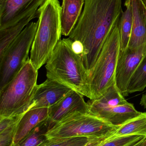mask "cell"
Here are the masks:
<instances>
[{"label": "cell", "mask_w": 146, "mask_h": 146, "mask_svg": "<svg viewBox=\"0 0 146 146\" xmlns=\"http://www.w3.org/2000/svg\"><path fill=\"white\" fill-rule=\"evenodd\" d=\"M124 5L127 7V9L124 12L123 11L118 22L121 50H124L128 48L133 26V11L131 4L128 0H126Z\"/></svg>", "instance_id": "cell-20"}, {"label": "cell", "mask_w": 146, "mask_h": 146, "mask_svg": "<svg viewBox=\"0 0 146 146\" xmlns=\"http://www.w3.org/2000/svg\"><path fill=\"white\" fill-rule=\"evenodd\" d=\"M54 126L49 118H47L33 129L15 146H40L48 139L46 134Z\"/></svg>", "instance_id": "cell-21"}, {"label": "cell", "mask_w": 146, "mask_h": 146, "mask_svg": "<svg viewBox=\"0 0 146 146\" xmlns=\"http://www.w3.org/2000/svg\"><path fill=\"white\" fill-rule=\"evenodd\" d=\"M141 1L143 3V4L145 5V7L146 8V0H141Z\"/></svg>", "instance_id": "cell-28"}, {"label": "cell", "mask_w": 146, "mask_h": 146, "mask_svg": "<svg viewBox=\"0 0 146 146\" xmlns=\"http://www.w3.org/2000/svg\"><path fill=\"white\" fill-rule=\"evenodd\" d=\"M72 89L55 81L47 78L37 85L31 104L28 110L49 108L57 103Z\"/></svg>", "instance_id": "cell-11"}, {"label": "cell", "mask_w": 146, "mask_h": 146, "mask_svg": "<svg viewBox=\"0 0 146 146\" xmlns=\"http://www.w3.org/2000/svg\"><path fill=\"white\" fill-rule=\"evenodd\" d=\"M46 0H0V30L9 27L33 12Z\"/></svg>", "instance_id": "cell-9"}, {"label": "cell", "mask_w": 146, "mask_h": 146, "mask_svg": "<svg viewBox=\"0 0 146 146\" xmlns=\"http://www.w3.org/2000/svg\"><path fill=\"white\" fill-rule=\"evenodd\" d=\"M146 87V54L132 76L128 87V95L142 92Z\"/></svg>", "instance_id": "cell-22"}, {"label": "cell", "mask_w": 146, "mask_h": 146, "mask_svg": "<svg viewBox=\"0 0 146 146\" xmlns=\"http://www.w3.org/2000/svg\"><path fill=\"white\" fill-rule=\"evenodd\" d=\"M113 133L103 137H98L90 141V142L84 146H99L104 142L106 140L109 139Z\"/></svg>", "instance_id": "cell-24"}, {"label": "cell", "mask_w": 146, "mask_h": 146, "mask_svg": "<svg viewBox=\"0 0 146 146\" xmlns=\"http://www.w3.org/2000/svg\"><path fill=\"white\" fill-rule=\"evenodd\" d=\"M118 127L89 113L75 112L57 123L47 132L46 136L48 139L103 137L113 133Z\"/></svg>", "instance_id": "cell-6"}, {"label": "cell", "mask_w": 146, "mask_h": 146, "mask_svg": "<svg viewBox=\"0 0 146 146\" xmlns=\"http://www.w3.org/2000/svg\"><path fill=\"white\" fill-rule=\"evenodd\" d=\"M38 16V11H36L26 16L13 25L0 30V58L30 21Z\"/></svg>", "instance_id": "cell-16"}, {"label": "cell", "mask_w": 146, "mask_h": 146, "mask_svg": "<svg viewBox=\"0 0 146 146\" xmlns=\"http://www.w3.org/2000/svg\"><path fill=\"white\" fill-rule=\"evenodd\" d=\"M141 113L136 110L133 104L127 102L116 106L95 110L89 112V114L112 125L119 126L137 117Z\"/></svg>", "instance_id": "cell-12"}, {"label": "cell", "mask_w": 146, "mask_h": 146, "mask_svg": "<svg viewBox=\"0 0 146 146\" xmlns=\"http://www.w3.org/2000/svg\"><path fill=\"white\" fill-rule=\"evenodd\" d=\"M61 8L58 0H46L38 9V26L30 58L37 70L46 64L61 39Z\"/></svg>", "instance_id": "cell-3"}, {"label": "cell", "mask_w": 146, "mask_h": 146, "mask_svg": "<svg viewBox=\"0 0 146 146\" xmlns=\"http://www.w3.org/2000/svg\"><path fill=\"white\" fill-rule=\"evenodd\" d=\"M142 139V140L140 141H139L138 143H137V144H135V145H134L133 146H142V144H143V141H144V140H145V139Z\"/></svg>", "instance_id": "cell-26"}, {"label": "cell", "mask_w": 146, "mask_h": 146, "mask_svg": "<svg viewBox=\"0 0 146 146\" xmlns=\"http://www.w3.org/2000/svg\"><path fill=\"white\" fill-rule=\"evenodd\" d=\"M141 146H146V138L143 141V144Z\"/></svg>", "instance_id": "cell-27"}, {"label": "cell", "mask_w": 146, "mask_h": 146, "mask_svg": "<svg viewBox=\"0 0 146 146\" xmlns=\"http://www.w3.org/2000/svg\"><path fill=\"white\" fill-rule=\"evenodd\" d=\"M122 0H85L77 24L69 34L81 49L88 77L103 45L123 12Z\"/></svg>", "instance_id": "cell-1"}, {"label": "cell", "mask_w": 146, "mask_h": 146, "mask_svg": "<svg viewBox=\"0 0 146 146\" xmlns=\"http://www.w3.org/2000/svg\"><path fill=\"white\" fill-rule=\"evenodd\" d=\"M38 70L30 58L13 78L0 90V117L23 114L31 104L37 84Z\"/></svg>", "instance_id": "cell-4"}, {"label": "cell", "mask_w": 146, "mask_h": 146, "mask_svg": "<svg viewBox=\"0 0 146 146\" xmlns=\"http://www.w3.org/2000/svg\"><path fill=\"white\" fill-rule=\"evenodd\" d=\"M38 24L37 21L27 25L0 58V90L14 77L29 59L28 54Z\"/></svg>", "instance_id": "cell-7"}, {"label": "cell", "mask_w": 146, "mask_h": 146, "mask_svg": "<svg viewBox=\"0 0 146 146\" xmlns=\"http://www.w3.org/2000/svg\"><path fill=\"white\" fill-rule=\"evenodd\" d=\"M49 113L48 108H34L27 111L17 125L13 146L17 145L33 129L47 119Z\"/></svg>", "instance_id": "cell-14"}, {"label": "cell", "mask_w": 146, "mask_h": 146, "mask_svg": "<svg viewBox=\"0 0 146 146\" xmlns=\"http://www.w3.org/2000/svg\"><path fill=\"white\" fill-rule=\"evenodd\" d=\"M49 109L48 118L54 125L71 113H89L88 104L85 101L84 96L73 90Z\"/></svg>", "instance_id": "cell-10"}, {"label": "cell", "mask_w": 146, "mask_h": 146, "mask_svg": "<svg viewBox=\"0 0 146 146\" xmlns=\"http://www.w3.org/2000/svg\"><path fill=\"white\" fill-rule=\"evenodd\" d=\"M132 7L133 26L128 48L135 49L146 44V8L141 0H128Z\"/></svg>", "instance_id": "cell-13"}, {"label": "cell", "mask_w": 146, "mask_h": 146, "mask_svg": "<svg viewBox=\"0 0 146 146\" xmlns=\"http://www.w3.org/2000/svg\"><path fill=\"white\" fill-rule=\"evenodd\" d=\"M85 3V0H63L60 12L62 35L69 36L80 17Z\"/></svg>", "instance_id": "cell-15"}, {"label": "cell", "mask_w": 146, "mask_h": 146, "mask_svg": "<svg viewBox=\"0 0 146 146\" xmlns=\"http://www.w3.org/2000/svg\"><path fill=\"white\" fill-rule=\"evenodd\" d=\"M139 135L146 137V113L119 126L112 134L114 137Z\"/></svg>", "instance_id": "cell-18"}, {"label": "cell", "mask_w": 146, "mask_h": 146, "mask_svg": "<svg viewBox=\"0 0 146 146\" xmlns=\"http://www.w3.org/2000/svg\"><path fill=\"white\" fill-rule=\"evenodd\" d=\"M98 137H72L48 139L40 146H84Z\"/></svg>", "instance_id": "cell-23"}, {"label": "cell", "mask_w": 146, "mask_h": 146, "mask_svg": "<svg viewBox=\"0 0 146 146\" xmlns=\"http://www.w3.org/2000/svg\"><path fill=\"white\" fill-rule=\"evenodd\" d=\"M146 54V44L139 48H127L120 50L116 68L115 81L118 89L124 97L127 96L129 82L138 66Z\"/></svg>", "instance_id": "cell-8"}, {"label": "cell", "mask_w": 146, "mask_h": 146, "mask_svg": "<svg viewBox=\"0 0 146 146\" xmlns=\"http://www.w3.org/2000/svg\"><path fill=\"white\" fill-rule=\"evenodd\" d=\"M119 20L111 29L88 77L91 100L99 98L115 83L116 68L120 50Z\"/></svg>", "instance_id": "cell-5"}, {"label": "cell", "mask_w": 146, "mask_h": 146, "mask_svg": "<svg viewBox=\"0 0 146 146\" xmlns=\"http://www.w3.org/2000/svg\"><path fill=\"white\" fill-rule=\"evenodd\" d=\"M25 113L14 116L0 117V146H13L17 125Z\"/></svg>", "instance_id": "cell-19"}, {"label": "cell", "mask_w": 146, "mask_h": 146, "mask_svg": "<svg viewBox=\"0 0 146 146\" xmlns=\"http://www.w3.org/2000/svg\"><path fill=\"white\" fill-rule=\"evenodd\" d=\"M140 104L142 106L146 108V94L142 95V98L141 99Z\"/></svg>", "instance_id": "cell-25"}, {"label": "cell", "mask_w": 146, "mask_h": 146, "mask_svg": "<svg viewBox=\"0 0 146 146\" xmlns=\"http://www.w3.org/2000/svg\"><path fill=\"white\" fill-rule=\"evenodd\" d=\"M116 85H111L99 98L87 101L89 113L91 111L102 108L112 107L127 103Z\"/></svg>", "instance_id": "cell-17"}, {"label": "cell", "mask_w": 146, "mask_h": 146, "mask_svg": "<svg viewBox=\"0 0 146 146\" xmlns=\"http://www.w3.org/2000/svg\"><path fill=\"white\" fill-rule=\"evenodd\" d=\"M47 78L55 81L91 99L88 75L80 54L73 48V41L61 39L45 65Z\"/></svg>", "instance_id": "cell-2"}]
</instances>
